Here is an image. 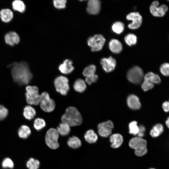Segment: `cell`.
<instances>
[{
  "label": "cell",
  "mask_w": 169,
  "mask_h": 169,
  "mask_svg": "<svg viewBox=\"0 0 169 169\" xmlns=\"http://www.w3.org/2000/svg\"><path fill=\"white\" fill-rule=\"evenodd\" d=\"M9 66L11 67V74L13 80L18 84L26 85L30 82L33 75L26 62H14Z\"/></svg>",
  "instance_id": "cell-1"
},
{
  "label": "cell",
  "mask_w": 169,
  "mask_h": 169,
  "mask_svg": "<svg viewBox=\"0 0 169 169\" xmlns=\"http://www.w3.org/2000/svg\"><path fill=\"white\" fill-rule=\"evenodd\" d=\"M62 123H65L70 126L80 125L82 122L81 114L77 109L73 106L67 108L65 113L61 117Z\"/></svg>",
  "instance_id": "cell-2"
},
{
  "label": "cell",
  "mask_w": 169,
  "mask_h": 169,
  "mask_svg": "<svg viewBox=\"0 0 169 169\" xmlns=\"http://www.w3.org/2000/svg\"><path fill=\"white\" fill-rule=\"evenodd\" d=\"M129 146L135 150V155L141 157L145 155L147 152L146 141L138 136L132 138L129 142Z\"/></svg>",
  "instance_id": "cell-3"
},
{
  "label": "cell",
  "mask_w": 169,
  "mask_h": 169,
  "mask_svg": "<svg viewBox=\"0 0 169 169\" xmlns=\"http://www.w3.org/2000/svg\"><path fill=\"white\" fill-rule=\"evenodd\" d=\"M26 90L25 95L27 103L30 105H38L40 98L38 87L36 86L28 85L26 87Z\"/></svg>",
  "instance_id": "cell-4"
},
{
  "label": "cell",
  "mask_w": 169,
  "mask_h": 169,
  "mask_svg": "<svg viewBox=\"0 0 169 169\" xmlns=\"http://www.w3.org/2000/svg\"><path fill=\"white\" fill-rule=\"evenodd\" d=\"M40 96L39 104L41 109L47 112L53 111L55 108V103L54 100L50 98L49 94L46 92H44Z\"/></svg>",
  "instance_id": "cell-5"
},
{
  "label": "cell",
  "mask_w": 169,
  "mask_h": 169,
  "mask_svg": "<svg viewBox=\"0 0 169 169\" xmlns=\"http://www.w3.org/2000/svg\"><path fill=\"white\" fill-rule=\"evenodd\" d=\"M59 134L56 129L51 128L47 132L45 137V143L47 146L52 149H55L59 146L58 140Z\"/></svg>",
  "instance_id": "cell-6"
},
{
  "label": "cell",
  "mask_w": 169,
  "mask_h": 169,
  "mask_svg": "<svg viewBox=\"0 0 169 169\" xmlns=\"http://www.w3.org/2000/svg\"><path fill=\"white\" fill-rule=\"evenodd\" d=\"M54 85L56 90L61 95H66L69 90V80L64 76H59L54 79Z\"/></svg>",
  "instance_id": "cell-7"
},
{
  "label": "cell",
  "mask_w": 169,
  "mask_h": 169,
  "mask_svg": "<svg viewBox=\"0 0 169 169\" xmlns=\"http://www.w3.org/2000/svg\"><path fill=\"white\" fill-rule=\"evenodd\" d=\"M128 80L134 84L140 83L144 77L142 70L138 66H135L130 69L127 74Z\"/></svg>",
  "instance_id": "cell-8"
},
{
  "label": "cell",
  "mask_w": 169,
  "mask_h": 169,
  "mask_svg": "<svg viewBox=\"0 0 169 169\" xmlns=\"http://www.w3.org/2000/svg\"><path fill=\"white\" fill-rule=\"evenodd\" d=\"M105 39L101 34H96L89 37L87 40L88 45L91 48L92 51L101 50L103 47Z\"/></svg>",
  "instance_id": "cell-9"
},
{
  "label": "cell",
  "mask_w": 169,
  "mask_h": 169,
  "mask_svg": "<svg viewBox=\"0 0 169 169\" xmlns=\"http://www.w3.org/2000/svg\"><path fill=\"white\" fill-rule=\"evenodd\" d=\"M128 20L132 21V23L128 25V27L131 29H135L139 28L142 23V17L137 12H133L129 13L126 16Z\"/></svg>",
  "instance_id": "cell-10"
},
{
  "label": "cell",
  "mask_w": 169,
  "mask_h": 169,
  "mask_svg": "<svg viewBox=\"0 0 169 169\" xmlns=\"http://www.w3.org/2000/svg\"><path fill=\"white\" fill-rule=\"evenodd\" d=\"M113 127V124L110 120L100 123L98 125V133L100 136L107 137L111 134Z\"/></svg>",
  "instance_id": "cell-11"
},
{
  "label": "cell",
  "mask_w": 169,
  "mask_h": 169,
  "mask_svg": "<svg viewBox=\"0 0 169 169\" xmlns=\"http://www.w3.org/2000/svg\"><path fill=\"white\" fill-rule=\"evenodd\" d=\"M159 2L154 1L152 3L150 8L151 14L155 17H161L164 16L167 11L168 7L165 4L158 7Z\"/></svg>",
  "instance_id": "cell-12"
},
{
  "label": "cell",
  "mask_w": 169,
  "mask_h": 169,
  "mask_svg": "<svg viewBox=\"0 0 169 169\" xmlns=\"http://www.w3.org/2000/svg\"><path fill=\"white\" fill-rule=\"evenodd\" d=\"M100 63L104 70L106 72L113 70L116 65L115 59L112 56L101 59Z\"/></svg>",
  "instance_id": "cell-13"
},
{
  "label": "cell",
  "mask_w": 169,
  "mask_h": 169,
  "mask_svg": "<svg viewBox=\"0 0 169 169\" xmlns=\"http://www.w3.org/2000/svg\"><path fill=\"white\" fill-rule=\"evenodd\" d=\"M100 9V2L98 0H90L87 3V11L91 14L98 13Z\"/></svg>",
  "instance_id": "cell-14"
},
{
  "label": "cell",
  "mask_w": 169,
  "mask_h": 169,
  "mask_svg": "<svg viewBox=\"0 0 169 169\" xmlns=\"http://www.w3.org/2000/svg\"><path fill=\"white\" fill-rule=\"evenodd\" d=\"M127 102L128 106L132 110H138L141 107V104L139 98L134 95H129L127 98Z\"/></svg>",
  "instance_id": "cell-15"
},
{
  "label": "cell",
  "mask_w": 169,
  "mask_h": 169,
  "mask_svg": "<svg viewBox=\"0 0 169 169\" xmlns=\"http://www.w3.org/2000/svg\"><path fill=\"white\" fill-rule=\"evenodd\" d=\"M5 40L6 43L12 46L19 42L20 38L19 35L16 33L11 31L5 35Z\"/></svg>",
  "instance_id": "cell-16"
},
{
  "label": "cell",
  "mask_w": 169,
  "mask_h": 169,
  "mask_svg": "<svg viewBox=\"0 0 169 169\" xmlns=\"http://www.w3.org/2000/svg\"><path fill=\"white\" fill-rule=\"evenodd\" d=\"M110 140L111 143V147L114 148H117L119 147L122 144L123 141V138L121 134L115 133L110 136Z\"/></svg>",
  "instance_id": "cell-17"
},
{
  "label": "cell",
  "mask_w": 169,
  "mask_h": 169,
  "mask_svg": "<svg viewBox=\"0 0 169 169\" xmlns=\"http://www.w3.org/2000/svg\"><path fill=\"white\" fill-rule=\"evenodd\" d=\"M72 62L71 60L66 59L59 66V69L60 72L63 74H69L74 69V67L72 66Z\"/></svg>",
  "instance_id": "cell-18"
},
{
  "label": "cell",
  "mask_w": 169,
  "mask_h": 169,
  "mask_svg": "<svg viewBox=\"0 0 169 169\" xmlns=\"http://www.w3.org/2000/svg\"><path fill=\"white\" fill-rule=\"evenodd\" d=\"M109 48L113 53L118 54L122 50V46L120 42L118 40L113 39L109 43Z\"/></svg>",
  "instance_id": "cell-19"
},
{
  "label": "cell",
  "mask_w": 169,
  "mask_h": 169,
  "mask_svg": "<svg viewBox=\"0 0 169 169\" xmlns=\"http://www.w3.org/2000/svg\"><path fill=\"white\" fill-rule=\"evenodd\" d=\"M0 18L4 22L7 23L11 20L13 17V13L9 9H3L0 12Z\"/></svg>",
  "instance_id": "cell-20"
},
{
  "label": "cell",
  "mask_w": 169,
  "mask_h": 169,
  "mask_svg": "<svg viewBox=\"0 0 169 169\" xmlns=\"http://www.w3.org/2000/svg\"><path fill=\"white\" fill-rule=\"evenodd\" d=\"M36 115V111L35 109L30 105L25 106L23 111V115L27 119L30 120L33 119Z\"/></svg>",
  "instance_id": "cell-21"
},
{
  "label": "cell",
  "mask_w": 169,
  "mask_h": 169,
  "mask_svg": "<svg viewBox=\"0 0 169 169\" xmlns=\"http://www.w3.org/2000/svg\"><path fill=\"white\" fill-rule=\"evenodd\" d=\"M86 87L85 81L81 79H76L73 85L74 90L79 93L83 92L86 89Z\"/></svg>",
  "instance_id": "cell-22"
},
{
  "label": "cell",
  "mask_w": 169,
  "mask_h": 169,
  "mask_svg": "<svg viewBox=\"0 0 169 169\" xmlns=\"http://www.w3.org/2000/svg\"><path fill=\"white\" fill-rule=\"evenodd\" d=\"M85 141L89 143H95L98 139V136L94 131L92 130H88L84 135Z\"/></svg>",
  "instance_id": "cell-23"
},
{
  "label": "cell",
  "mask_w": 169,
  "mask_h": 169,
  "mask_svg": "<svg viewBox=\"0 0 169 169\" xmlns=\"http://www.w3.org/2000/svg\"><path fill=\"white\" fill-rule=\"evenodd\" d=\"M31 133V131L29 127L25 125H21L18 131V134L19 137L23 139L27 138Z\"/></svg>",
  "instance_id": "cell-24"
},
{
  "label": "cell",
  "mask_w": 169,
  "mask_h": 169,
  "mask_svg": "<svg viewBox=\"0 0 169 169\" xmlns=\"http://www.w3.org/2000/svg\"><path fill=\"white\" fill-rule=\"evenodd\" d=\"M57 131L59 134L62 136L68 135L70 131V126L65 123H60L57 128Z\"/></svg>",
  "instance_id": "cell-25"
},
{
  "label": "cell",
  "mask_w": 169,
  "mask_h": 169,
  "mask_svg": "<svg viewBox=\"0 0 169 169\" xmlns=\"http://www.w3.org/2000/svg\"><path fill=\"white\" fill-rule=\"evenodd\" d=\"M68 145L73 149H77L81 145V141L80 139L76 136L70 137L67 141Z\"/></svg>",
  "instance_id": "cell-26"
},
{
  "label": "cell",
  "mask_w": 169,
  "mask_h": 169,
  "mask_svg": "<svg viewBox=\"0 0 169 169\" xmlns=\"http://www.w3.org/2000/svg\"><path fill=\"white\" fill-rule=\"evenodd\" d=\"M96 67L94 65H90L86 67L84 70L83 74L85 78L93 77L96 74H95Z\"/></svg>",
  "instance_id": "cell-27"
},
{
  "label": "cell",
  "mask_w": 169,
  "mask_h": 169,
  "mask_svg": "<svg viewBox=\"0 0 169 169\" xmlns=\"http://www.w3.org/2000/svg\"><path fill=\"white\" fill-rule=\"evenodd\" d=\"M163 126L161 124H157L154 125L151 130L150 134L153 137L159 136L163 131Z\"/></svg>",
  "instance_id": "cell-28"
},
{
  "label": "cell",
  "mask_w": 169,
  "mask_h": 169,
  "mask_svg": "<svg viewBox=\"0 0 169 169\" xmlns=\"http://www.w3.org/2000/svg\"><path fill=\"white\" fill-rule=\"evenodd\" d=\"M13 9L15 11L20 13H23L25 10L26 6L23 1L16 0L12 3Z\"/></svg>",
  "instance_id": "cell-29"
},
{
  "label": "cell",
  "mask_w": 169,
  "mask_h": 169,
  "mask_svg": "<svg viewBox=\"0 0 169 169\" xmlns=\"http://www.w3.org/2000/svg\"><path fill=\"white\" fill-rule=\"evenodd\" d=\"M112 29L114 32L120 34L123 31L124 29V25L121 22L116 21L112 24Z\"/></svg>",
  "instance_id": "cell-30"
},
{
  "label": "cell",
  "mask_w": 169,
  "mask_h": 169,
  "mask_svg": "<svg viewBox=\"0 0 169 169\" xmlns=\"http://www.w3.org/2000/svg\"><path fill=\"white\" fill-rule=\"evenodd\" d=\"M124 39L126 43L128 45L131 46L136 44L137 38L135 34L130 33L125 36Z\"/></svg>",
  "instance_id": "cell-31"
},
{
  "label": "cell",
  "mask_w": 169,
  "mask_h": 169,
  "mask_svg": "<svg viewBox=\"0 0 169 169\" xmlns=\"http://www.w3.org/2000/svg\"><path fill=\"white\" fill-rule=\"evenodd\" d=\"M46 126V122L43 119L38 118L33 122V127L37 131H39L44 128Z\"/></svg>",
  "instance_id": "cell-32"
},
{
  "label": "cell",
  "mask_w": 169,
  "mask_h": 169,
  "mask_svg": "<svg viewBox=\"0 0 169 169\" xmlns=\"http://www.w3.org/2000/svg\"><path fill=\"white\" fill-rule=\"evenodd\" d=\"M26 165L29 169H38L40 162L38 160L31 158L27 161Z\"/></svg>",
  "instance_id": "cell-33"
},
{
  "label": "cell",
  "mask_w": 169,
  "mask_h": 169,
  "mask_svg": "<svg viewBox=\"0 0 169 169\" xmlns=\"http://www.w3.org/2000/svg\"><path fill=\"white\" fill-rule=\"evenodd\" d=\"M129 133L134 135H137L139 131V127L137 125V122L133 121L129 125Z\"/></svg>",
  "instance_id": "cell-34"
},
{
  "label": "cell",
  "mask_w": 169,
  "mask_h": 169,
  "mask_svg": "<svg viewBox=\"0 0 169 169\" xmlns=\"http://www.w3.org/2000/svg\"><path fill=\"white\" fill-rule=\"evenodd\" d=\"M2 165L3 168L6 169H12L14 166L13 161L8 157L5 158L3 159L2 163Z\"/></svg>",
  "instance_id": "cell-35"
},
{
  "label": "cell",
  "mask_w": 169,
  "mask_h": 169,
  "mask_svg": "<svg viewBox=\"0 0 169 169\" xmlns=\"http://www.w3.org/2000/svg\"><path fill=\"white\" fill-rule=\"evenodd\" d=\"M160 71L163 75L168 76L169 73V64L165 63L161 65L160 67Z\"/></svg>",
  "instance_id": "cell-36"
},
{
  "label": "cell",
  "mask_w": 169,
  "mask_h": 169,
  "mask_svg": "<svg viewBox=\"0 0 169 169\" xmlns=\"http://www.w3.org/2000/svg\"><path fill=\"white\" fill-rule=\"evenodd\" d=\"M8 111L7 109L3 105H0V120H2L6 118Z\"/></svg>",
  "instance_id": "cell-37"
},
{
  "label": "cell",
  "mask_w": 169,
  "mask_h": 169,
  "mask_svg": "<svg viewBox=\"0 0 169 169\" xmlns=\"http://www.w3.org/2000/svg\"><path fill=\"white\" fill-rule=\"evenodd\" d=\"M66 1L65 0H54L53 1L54 6L58 9H62L65 7Z\"/></svg>",
  "instance_id": "cell-38"
},
{
  "label": "cell",
  "mask_w": 169,
  "mask_h": 169,
  "mask_svg": "<svg viewBox=\"0 0 169 169\" xmlns=\"http://www.w3.org/2000/svg\"><path fill=\"white\" fill-rule=\"evenodd\" d=\"M153 87L154 84L153 83L149 81L145 80H144L141 85L142 88L145 91L151 89Z\"/></svg>",
  "instance_id": "cell-39"
},
{
  "label": "cell",
  "mask_w": 169,
  "mask_h": 169,
  "mask_svg": "<svg viewBox=\"0 0 169 169\" xmlns=\"http://www.w3.org/2000/svg\"><path fill=\"white\" fill-rule=\"evenodd\" d=\"M161 82V79L159 75L157 74H154V76L151 80V82L153 84H159Z\"/></svg>",
  "instance_id": "cell-40"
},
{
  "label": "cell",
  "mask_w": 169,
  "mask_h": 169,
  "mask_svg": "<svg viewBox=\"0 0 169 169\" xmlns=\"http://www.w3.org/2000/svg\"><path fill=\"white\" fill-rule=\"evenodd\" d=\"M139 127V131L137 134V136L142 138L144 135L145 128L143 125H141Z\"/></svg>",
  "instance_id": "cell-41"
},
{
  "label": "cell",
  "mask_w": 169,
  "mask_h": 169,
  "mask_svg": "<svg viewBox=\"0 0 169 169\" xmlns=\"http://www.w3.org/2000/svg\"><path fill=\"white\" fill-rule=\"evenodd\" d=\"M154 74L151 72L148 73L144 76V80L151 82V80L154 76Z\"/></svg>",
  "instance_id": "cell-42"
},
{
  "label": "cell",
  "mask_w": 169,
  "mask_h": 169,
  "mask_svg": "<svg viewBox=\"0 0 169 169\" xmlns=\"http://www.w3.org/2000/svg\"><path fill=\"white\" fill-rule=\"evenodd\" d=\"M162 108L163 110L166 112H168L169 110V102L168 101L164 102L162 104Z\"/></svg>",
  "instance_id": "cell-43"
},
{
  "label": "cell",
  "mask_w": 169,
  "mask_h": 169,
  "mask_svg": "<svg viewBox=\"0 0 169 169\" xmlns=\"http://www.w3.org/2000/svg\"><path fill=\"white\" fill-rule=\"evenodd\" d=\"M166 124L168 128H169V117H168L166 121Z\"/></svg>",
  "instance_id": "cell-44"
},
{
  "label": "cell",
  "mask_w": 169,
  "mask_h": 169,
  "mask_svg": "<svg viewBox=\"0 0 169 169\" xmlns=\"http://www.w3.org/2000/svg\"><path fill=\"white\" fill-rule=\"evenodd\" d=\"M150 169H155L154 168H150Z\"/></svg>",
  "instance_id": "cell-45"
}]
</instances>
